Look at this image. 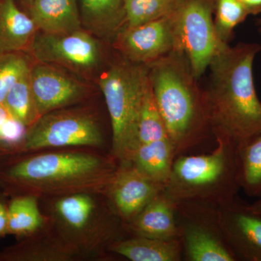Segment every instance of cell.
I'll return each mask as SVG.
<instances>
[{"mask_svg": "<svg viewBox=\"0 0 261 261\" xmlns=\"http://www.w3.org/2000/svg\"><path fill=\"white\" fill-rule=\"evenodd\" d=\"M118 164L110 152L91 148L13 154L0 161V188L5 195H34L39 200L106 194Z\"/></svg>", "mask_w": 261, "mask_h": 261, "instance_id": "cell-1", "label": "cell"}, {"mask_svg": "<svg viewBox=\"0 0 261 261\" xmlns=\"http://www.w3.org/2000/svg\"><path fill=\"white\" fill-rule=\"evenodd\" d=\"M261 50L257 43L226 46L209 65L204 89L213 136L240 145L261 132V102L253 80V63Z\"/></svg>", "mask_w": 261, "mask_h": 261, "instance_id": "cell-2", "label": "cell"}, {"mask_svg": "<svg viewBox=\"0 0 261 261\" xmlns=\"http://www.w3.org/2000/svg\"><path fill=\"white\" fill-rule=\"evenodd\" d=\"M147 66L154 101L176 157L190 153L214 137L204 89L183 51H173Z\"/></svg>", "mask_w": 261, "mask_h": 261, "instance_id": "cell-3", "label": "cell"}, {"mask_svg": "<svg viewBox=\"0 0 261 261\" xmlns=\"http://www.w3.org/2000/svg\"><path fill=\"white\" fill-rule=\"evenodd\" d=\"M42 200L57 232L84 260L110 258V246L130 236L106 194L82 192Z\"/></svg>", "mask_w": 261, "mask_h": 261, "instance_id": "cell-4", "label": "cell"}, {"mask_svg": "<svg viewBox=\"0 0 261 261\" xmlns=\"http://www.w3.org/2000/svg\"><path fill=\"white\" fill-rule=\"evenodd\" d=\"M210 152L184 154L173 162L163 192L174 204H201L219 207L238 196L239 144L216 137Z\"/></svg>", "mask_w": 261, "mask_h": 261, "instance_id": "cell-5", "label": "cell"}, {"mask_svg": "<svg viewBox=\"0 0 261 261\" xmlns=\"http://www.w3.org/2000/svg\"><path fill=\"white\" fill-rule=\"evenodd\" d=\"M118 55L99 75L97 84L111 120V154L121 163L128 161L137 147V123L149 77L147 65Z\"/></svg>", "mask_w": 261, "mask_h": 261, "instance_id": "cell-6", "label": "cell"}, {"mask_svg": "<svg viewBox=\"0 0 261 261\" xmlns=\"http://www.w3.org/2000/svg\"><path fill=\"white\" fill-rule=\"evenodd\" d=\"M106 145L104 132L93 111L68 107L46 113L29 127L17 154L75 147L103 151Z\"/></svg>", "mask_w": 261, "mask_h": 261, "instance_id": "cell-7", "label": "cell"}, {"mask_svg": "<svg viewBox=\"0 0 261 261\" xmlns=\"http://www.w3.org/2000/svg\"><path fill=\"white\" fill-rule=\"evenodd\" d=\"M216 0H178L173 11L178 47L200 79L215 57L229 44L220 42L214 22Z\"/></svg>", "mask_w": 261, "mask_h": 261, "instance_id": "cell-8", "label": "cell"}, {"mask_svg": "<svg viewBox=\"0 0 261 261\" xmlns=\"http://www.w3.org/2000/svg\"><path fill=\"white\" fill-rule=\"evenodd\" d=\"M174 205L183 260L238 261L221 228L217 207L201 204Z\"/></svg>", "mask_w": 261, "mask_h": 261, "instance_id": "cell-9", "label": "cell"}, {"mask_svg": "<svg viewBox=\"0 0 261 261\" xmlns=\"http://www.w3.org/2000/svg\"><path fill=\"white\" fill-rule=\"evenodd\" d=\"M30 51L38 62L56 65L81 75L93 73L103 61L100 44L82 29L65 34L38 31Z\"/></svg>", "mask_w": 261, "mask_h": 261, "instance_id": "cell-10", "label": "cell"}, {"mask_svg": "<svg viewBox=\"0 0 261 261\" xmlns=\"http://www.w3.org/2000/svg\"><path fill=\"white\" fill-rule=\"evenodd\" d=\"M113 45L125 59L145 65L180 51L173 12L146 23L123 27L115 36Z\"/></svg>", "mask_w": 261, "mask_h": 261, "instance_id": "cell-11", "label": "cell"}, {"mask_svg": "<svg viewBox=\"0 0 261 261\" xmlns=\"http://www.w3.org/2000/svg\"><path fill=\"white\" fill-rule=\"evenodd\" d=\"M30 82L40 117L83 102L91 93L86 84L60 67L41 62L32 65Z\"/></svg>", "mask_w": 261, "mask_h": 261, "instance_id": "cell-12", "label": "cell"}, {"mask_svg": "<svg viewBox=\"0 0 261 261\" xmlns=\"http://www.w3.org/2000/svg\"><path fill=\"white\" fill-rule=\"evenodd\" d=\"M129 161L119 163L106 192L110 204L126 226L163 191Z\"/></svg>", "mask_w": 261, "mask_h": 261, "instance_id": "cell-13", "label": "cell"}, {"mask_svg": "<svg viewBox=\"0 0 261 261\" xmlns=\"http://www.w3.org/2000/svg\"><path fill=\"white\" fill-rule=\"evenodd\" d=\"M221 228L238 260L261 261V215L238 198L217 207Z\"/></svg>", "mask_w": 261, "mask_h": 261, "instance_id": "cell-14", "label": "cell"}, {"mask_svg": "<svg viewBox=\"0 0 261 261\" xmlns=\"http://www.w3.org/2000/svg\"><path fill=\"white\" fill-rule=\"evenodd\" d=\"M83 260L82 255L58 234L48 217L45 224L37 231L0 250V261Z\"/></svg>", "mask_w": 261, "mask_h": 261, "instance_id": "cell-15", "label": "cell"}, {"mask_svg": "<svg viewBox=\"0 0 261 261\" xmlns=\"http://www.w3.org/2000/svg\"><path fill=\"white\" fill-rule=\"evenodd\" d=\"M126 228L130 236L161 240L181 239L176 207L163 191L128 223Z\"/></svg>", "mask_w": 261, "mask_h": 261, "instance_id": "cell-16", "label": "cell"}, {"mask_svg": "<svg viewBox=\"0 0 261 261\" xmlns=\"http://www.w3.org/2000/svg\"><path fill=\"white\" fill-rule=\"evenodd\" d=\"M37 27L30 16L21 11L15 0L0 3V56L30 50Z\"/></svg>", "mask_w": 261, "mask_h": 261, "instance_id": "cell-17", "label": "cell"}, {"mask_svg": "<svg viewBox=\"0 0 261 261\" xmlns=\"http://www.w3.org/2000/svg\"><path fill=\"white\" fill-rule=\"evenodd\" d=\"M132 261H180L183 260V246L179 240H161L128 236L112 244L108 249Z\"/></svg>", "mask_w": 261, "mask_h": 261, "instance_id": "cell-18", "label": "cell"}, {"mask_svg": "<svg viewBox=\"0 0 261 261\" xmlns=\"http://www.w3.org/2000/svg\"><path fill=\"white\" fill-rule=\"evenodd\" d=\"M30 17L38 31L65 34L82 29L77 0H34Z\"/></svg>", "mask_w": 261, "mask_h": 261, "instance_id": "cell-19", "label": "cell"}, {"mask_svg": "<svg viewBox=\"0 0 261 261\" xmlns=\"http://www.w3.org/2000/svg\"><path fill=\"white\" fill-rule=\"evenodd\" d=\"M176 158L174 147L167 138L137 146L128 161L147 177L165 187Z\"/></svg>", "mask_w": 261, "mask_h": 261, "instance_id": "cell-20", "label": "cell"}, {"mask_svg": "<svg viewBox=\"0 0 261 261\" xmlns=\"http://www.w3.org/2000/svg\"><path fill=\"white\" fill-rule=\"evenodd\" d=\"M83 22L99 35L116 36L124 25V0H80Z\"/></svg>", "mask_w": 261, "mask_h": 261, "instance_id": "cell-21", "label": "cell"}, {"mask_svg": "<svg viewBox=\"0 0 261 261\" xmlns=\"http://www.w3.org/2000/svg\"><path fill=\"white\" fill-rule=\"evenodd\" d=\"M39 199L34 195L13 196L8 203V234L19 239L35 232L47 217L40 210Z\"/></svg>", "mask_w": 261, "mask_h": 261, "instance_id": "cell-22", "label": "cell"}, {"mask_svg": "<svg viewBox=\"0 0 261 261\" xmlns=\"http://www.w3.org/2000/svg\"><path fill=\"white\" fill-rule=\"evenodd\" d=\"M240 188L250 197H261V132L239 145Z\"/></svg>", "mask_w": 261, "mask_h": 261, "instance_id": "cell-23", "label": "cell"}, {"mask_svg": "<svg viewBox=\"0 0 261 261\" xmlns=\"http://www.w3.org/2000/svg\"><path fill=\"white\" fill-rule=\"evenodd\" d=\"M3 105L15 119L27 128L40 118L31 86L30 71L12 87Z\"/></svg>", "mask_w": 261, "mask_h": 261, "instance_id": "cell-24", "label": "cell"}, {"mask_svg": "<svg viewBox=\"0 0 261 261\" xmlns=\"http://www.w3.org/2000/svg\"><path fill=\"white\" fill-rule=\"evenodd\" d=\"M167 138V130L154 101L149 80L137 123V147L142 144Z\"/></svg>", "mask_w": 261, "mask_h": 261, "instance_id": "cell-25", "label": "cell"}, {"mask_svg": "<svg viewBox=\"0 0 261 261\" xmlns=\"http://www.w3.org/2000/svg\"><path fill=\"white\" fill-rule=\"evenodd\" d=\"M248 15V12L240 0H216L214 22L220 42L229 44L234 37L235 28L243 23Z\"/></svg>", "mask_w": 261, "mask_h": 261, "instance_id": "cell-26", "label": "cell"}, {"mask_svg": "<svg viewBox=\"0 0 261 261\" xmlns=\"http://www.w3.org/2000/svg\"><path fill=\"white\" fill-rule=\"evenodd\" d=\"M178 0H124V25L134 27L162 18L176 8Z\"/></svg>", "mask_w": 261, "mask_h": 261, "instance_id": "cell-27", "label": "cell"}, {"mask_svg": "<svg viewBox=\"0 0 261 261\" xmlns=\"http://www.w3.org/2000/svg\"><path fill=\"white\" fill-rule=\"evenodd\" d=\"M32 64L23 53L0 56V104H3L12 87L30 71Z\"/></svg>", "mask_w": 261, "mask_h": 261, "instance_id": "cell-28", "label": "cell"}, {"mask_svg": "<svg viewBox=\"0 0 261 261\" xmlns=\"http://www.w3.org/2000/svg\"><path fill=\"white\" fill-rule=\"evenodd\" d=\"M27 128L10 114L4 105L0 104V148L17 154Z\"/></svg>", "mask_w": 261, "mask_h": 261, "instance_id": "cell-29", "label": "cell"}, {"mask_svg": "<svg viewBox=\"0 0 261 261\" xmlns=\"http://www.w3.org/2000/svg\"><path fill=\"white\" fill-rule=\"evenodd\" d=\"M8 204L0 196V238L8 234Z\"/></svg>", "mask_w": 261, "mask_h": 261, "instance_id": "cell-30", "label": "cell"}, {"mask_svg": "<svg viewBox=\"0 0 261 261\" xmlns=\"http://www.w3.org/2000/svg\"><path fill=\"white\" fill-rule=\"evenodd\" d=\"M245 7L249 15H256L261 13V0H240Z\"/></svg>", "mask_w": 261, "mask_h": 261, "instance_id": "cell-31", "label": "cell"}, {"mask_svg": "<svg viewBox=\"0 0 261 261\" xmlns=\"http://www.w3.org/2000/svg\"><path fill=\"white\" fill-rule=\"evenodd\" d=\"M250 207L252 211L261 215V197H259L258 200L254 202L253 203L250 204Z\"/></svg>", "mask_w": 261, "mask_h": 261, "instance_id": "cell-32", "label": "cell"}, {"mask_svg": "<svg viewBox=\"0 0 261 261\" xmlns=\"http://www.w3.org/2000/svg\"><path fill=\"white\" fill-rule=\"evenodd\" d=\"M13 154H13V152H10L9 150L0 148V161L5 159V158L8 157V156L13 155Z\"/></svg>", "mask_w": 261, "mask_h": 261, "instance_id": "cell-33", "label": "cell"}, {"mask_svg": "<svg viewBox=\"0 0 261 261\" xmlns=\"http://www.w3.org/2000/svg\"><path fill=\"white\" fill-rule=\"evenodd\" d=\"M257 29H258V32L261 34V18L259 19V20H257Z\"/></svg>", "mask_w": 261, "mask_h": 261, "instance_id": "cell-34", "label": "cell"}, {"mask_svg": "<svg viewBox=\"0 0 261 261\" xmlns=\"http://www.w3.org/2000/svg\"><path fill=\"white\" fill-rule=\"evenodd\" d=\"M25 1L27 2V3L29 5V6H30V5L32 4V2L34 1V0H25Z\"/></svg>", "mask_w": 261, "mask_h": 261, "instance_id": "cell-35", "label": "cell"}]
</instances>
